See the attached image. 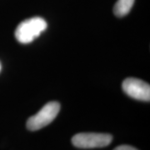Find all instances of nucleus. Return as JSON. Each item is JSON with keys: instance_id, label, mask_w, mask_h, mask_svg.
<instances>
[{"instance_id": "7", "label": "nucleus", "mask_w": 150, "mask_h": 150, "mask_svg": "<svg viewBox=\"0 0 150 150\" xmlns=\"http://www.w3.org/2000/svg\"><path fill=\"white\" fill-rule=\"evenodd\" d=\"M0 71H1V64H0Z\"/></svg>"}, {"instance_id": "3", "label": "nucleus", "mask_w": 150, "mask_h": 150, "mask_svg": "<svg viewBox=\"0 0 150 150\" xmlns=\"http://www.w3.org/2000/svg\"><path fill=\"white\" fill-rule=\"evenodd\" d=\"M111 134L96 133H81L72 138V144L79 149H96L103 148L111 144Z\"/></svg>"}, {"instance_id": "6", "label": "nucleus", "mask_w": 150, "mask_h": 150, "mask_svg": "<svg viewBox=\"0 0 150 150\" xmlns=\"http://www.w3.org/2000/svg\"><path fill=\"white\" fill-rule=\"evenodd\" d=\"M113 150H138L136 148H134L132 146L129 145H120L117 147L116 149H114Z\"/></svg>"}, {"instance_id": "1", "label": "nucleus", "mask_w": 150, "mask_h": 150, "mask_svg": "<svg viewBox=\"0 0 150 150\" xmlns=\"http://www.w3.org/2000/svg\"><path fill=\"white\" fill-rule=\"evenodd\" d=\"M48 27L47 22L40 17H33L18 24L15 30V38L21 43H32Z\"/></svg>"}, {"instance_id": "4", "label": "nucleus", "mask_w": 150, "mask_h": 150, "mask_svg": "<svg viewBox=\"0 0 150 150\" xmlns=\"http://www.w3.org/2000/svg\"><path fill=\"white\" fill-rule=\"evenodd\" d=\"M122 87L124 93L134 99L145 102L150 100V86L144 81L129 78L123 81Z\"/></svg>"}, {"instance_id": "5", "label": "nucleus", "mask_w": 150, "mask_h": 150, "mask_svg": "<svg viewBox=\"0 0 150 150\" xmlns=\"http://www.w3.org/2000/svg\"><path fill=\"white\" fill-rule=\"evenodd\" d=\"M135 0H118L113 7V13L117 17H123L129 13Z\"/></svg>"}, {"instance_id": "2", "label": "nucleus", "mask_w": 150, "mask_h": 150, "mask_svg": "<svg viewBox=\"0 0 150 150\" xmlns=\"http://www.w3.org/2000/svg\"><path fill=\"white\" fill-rule=\"evenodd\" d=\"M60 111V104L56 101L48 103L38 112L28 119L26 126L30 131L43 129L54 121Z\"/></svg>"}]
</instances>
